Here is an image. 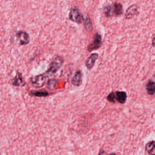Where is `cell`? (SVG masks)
<instances>
[{
  "mask_svg": "<svg viewBox=\"0 0 155 155\" xmlns=\"http://www.w3.org/2000/svg\"><path fill=\"white\" fill-rule=\"evenodd\" d=\"M30 94L31 96L39 97H48L50 95L49 92L45 90H32L30 92Z\"/></svg>",
  "mask_w": 155,
  "mask_h": 155,
  "instance_id": "7c38bea8",
  "label": "cell"
},
{
  "mask_svg": "<svg viewBox=\"0 0 155 155\" xmlns=\"http://www.w3.org/2000/svg\"><path fill=\"white\" fill-rule=\"evenodd\" d=\"M69 18L71 21L78 24L81 23L84 19L82 14L79 10L76 8H72L71 9L69 14Z\"/></svg>",
  "mask_w": 155,
  "mask_h": 155,
  "instance_id": "3957f363",
  "label": "cell"
},
{
  "mask_svg": "<svg viewBox=\"0 0 155 155\" xmlns=\"http://www.w3.org/2000/svg\"><path fill=\"white\" fill-rule=\"evenodd\" d=\"M64 63V58L61 56H57L50 64L48 68L46 71L45 74L48 76L54 75L60 69Z\"/></svg>",
  "mask_w": 155,
  "mask_h": 155,
  "instance_id": "6da1fadb",
  "label": "cell"
},
{
  "mask_svg": "<svg viewBox=\"0 0 155 155\" xmlns=\"http://www.w3.org/2000/svg\"><path fill=\"white\" fill-rule=\"evenodd\" d=\"M116 94V100L121 104H124L126 103L127 101V93L124 91H117L115 92Z\"/></svg>",
  "mask_w": 155,
  "mask_h": 155,
  "instance_id": "30bf717a",
  "label": "cell"
},
{
  "mask_svg": "<svg viewBox=\"0 0 155 155\" xmlns=\"http://www.w3.org/2000/svg\"><path fill=\"white\" fill-rule=\"evenodd\" d=\"M12 84L15 87H23L25 86V81L22 74L21 72L18 71L15 77L12 80Z\"/></svg>",
  "mask_w": 155,
  "mask_h": 155,
  "instance_id": "52a82bcc",
  "label": "cell"
},
{
  "mask_svg": "<svg viewBox=\"0 0 155 155\" xmlns=\"http://www.w3.org/2000/svg\"><path fill=\"white\" fill-rule=\"evenodd\" d=\"M17 37L19 40L20 45H26L29 43V35L26 31H20L17 33Z\"/></svg>",
  "mask_w": 155,
  "mask_h": 155,
  "instance_id": "9c48e42d",
  "label": "cell"
},
{
  "mask_svg": "<svg viewBox=\"0 0 155 155\" xmlns=\"http://www.w3.org/2000/svg\"><path fill=\"white\" fill-rule=\"evenodd\" d=\"M101 45H102V38L101 35L97 33L94 36L93 42L88 46L87 51L89 52H91L93 51L96 50L100 48Z\"/></svg>",
  "mask_w": 155,
  "mask_h": 155,
  "instance_id": "277c9868",
  "label": "cell"
},
{
  "mask_svg": "<svg viewBox=\"0 0 155 155\" xmlns=\"http://www.w3.org/2000/svg\"><path fill=\"white\" fill-rule=\"evenodd\" d=\"M146 90L147 93L150 95H153L155 94V81L150 80L146 84Z\"/></svg>",
  "mask_w": 155,
  "mask_h": 155,
  "instance_id": "8fae6325",
  "label": "cell"
},
{
  "mask_svg": "<svg viewBox=\"0 0 155 155\" xmlns=\"http://www.w3.org/2000/svg\"><path fill=\"white\" fill-rule=\"evenodd\" d=\"M84 26L86 30L89 32H91L93 30V26H92V22L90 18L89 17H87L86 19L84 21Z\"/></svg>",
  "mask_w": 155,
  "mask_h": 155,
  "instance_id": "e0dca14e",
  "label": "cell"
},
{
  "mask_svg": "<svg viewBox=\"0 0 155 155\" xmlns=\"http://www.w3.org/2000/svg\"><path fill=\"white\" fill-rule=\"evenodd\" d=\"M107 99L109 102L111 103H116V94L114 92H111L108 95L107 97Z\"/></svg>",
  "mask_w": 155,
  "mask_h": 155,
  "instance_id": "ac0fdd59",
  "label": "cell"
},
{
  "mask_svg": "<svg viewBox=\"0 0 155 155\" xmlns=\"http://www.w3.org/2000/svg\"><path fill=\"white\" fill-rule=\"evenodd\" d=\"M104 14L107 18H110L114 15L113 6H107L104 9Z\"/></svg>",
  "mask_w": 155,
  "mask_h": 155,
  "instance_id": "2e32d148",
  "label": "cell"
},
{
  "mask_svg": "<svg viewBox=\"0 0 155 155\" xmlns=\"http://www.w3.org/2000/svg\"><path fill=\"white\" fill-rule=\"evenodd\" d=\"M152 45L153 47H155V36L152 39Z\"/></svg>",
  "mask_w": 155,
  "mask_h": 155,
  "instance_id": "d6986e66",
  "label": "cell"
},
{
  "mask_svg": "<svg viewBox=\"0 0 155 155\" xmlns=\"http://www.w3.org/2000/svg\"><path fill=\"white\" fill-rule=\"evenodd\" d=\"M98 53H94L91 54L85 61V66L87 69L91 70L93 68L97 60L98 59Z\"/></svg>",
  "mask_w": 155,
  "mask_h": 155,
  "instance_id": "ba28073f",
  "label": "cell"
},
{
  "mask_svg": "<svg viewBox=\"0 0 155 155\" xmlns=\"http://www.w3.org/2000/svg\"><path fill=\"white\" fill-rule=\"evenodd\" d=\"M58 80L55 78L50 79L48 80L47 82V87L50 90H54L58 86Z\"/></svg>",
  "mask_w": 155,
  "mask_h": 155,
  "instance_id": "5bb4252c",
  "label": "cell"
},
{
  "mask_svg": "<svg viewBox=\"0 0 155 155\" xmlns=\"http://www.w3.org/2000/svg\"><path fill=\"white\" fill-rule=\"evenodd\" d=\"M114 15L119 16L123 13V7L120 3H115L113 6Z\"/></svg>",
  "mask_w": 155,
  "mask_h": 155,
  "instance_id": "9a60e30c",
  "label": "cell"
},
{
  "mask_svg": "<svg viewBox=\"0 0 155 155\" xmlns=\"http://www.w3.org/2000/svg\"><path fill=\"white\" fill-rule=\"evenodd\" d=\"M48 76L45 73L36 75L30 79L31 86L36 88H40L47 84Z\"/></svg>",
  "mask_w": 155,
  "mask_h": 155,
  "instance_id": "7a4b0ae2",
  "label": "cell"
},
{
  "mask_svg": "<svg viewBox=\"0 0 155 155\" xmlns=\"http://www.w3.org/2000/svg\"><path fill=\"white\" fill-rule=\"evenodd\" d=\"M83 77L82 71L80 70H78L75 72L71 79V84L75 87H80L83 82Z\"/></svg>",
  "mask_w": 155,
  "mask_h": 155,
  "instance_id": "5b68a950",
  "label": "cell"
},
{
  "mask_svg": "<svg viewBox=\"0 0 155 155\" xmlns=\"http://www.w3.org/2000/svg\"><path fill=\"white\" fill-rule=\"evenodd\" d=\"M139 7L137 4H133L130 6L126 11L125 17L127 19H131L139 15Z\"/></svg>",
  "mask_w": 155,
  "mask_h": 155,
  "instance_id": "8992f818",
  "label": "cell"
},
{
  "mask_svg": "<svg viewBox=\"0 0 155 155\" xmlns=\"http://www.w3.org/2000/svg\"><path fill=\"white\" fill-rule=\"evenodd\" d=\"M145 149L150 155H155V141H149L146 144Z\"/></svg>",
  "mask_w": 155,
  "mask_h": 155,
  "instance_id": "4fadbf2b",
  "label": "cell"
}]
</instances>
